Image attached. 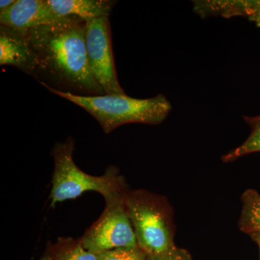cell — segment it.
<instances>
[{
	"label": "cell",
	"mask_w": 260,
	"mask_h": 260,
	"mask_svg": "<svg viewBox=\"0 0 260 260\" xmlns=\"http://www.w3.org/2000/svg\"><path fill=\"white\" fill-rule=\"evenodd\" d=\"M0 64L15 67L34 78L37 61L28 36V30L0 25Z\"/></svg>",
	"instance_id": "52a82bcc"
},
{
	"label": "cell",
	"mask_w": 260,
	"mask_h": 260,
	"mask_svg": "<svg viewBox=\"0 0 260 260\" xmlns=\"http://www.w3.org/2000/svg\"><path fill=\"white\" fill-rule=\"evenodd\" d=\"M250 237L257 244L258 246H259V253H260V235L259 234H253V235H251Z\"/></svg>",
	"instance_id": "e0dca14e"
},
{
	"label": "cell",
	"mask_w": 260,
	"mask_h": 260,
	"mask_svg": "<svg viewBox=\"0 0 260 260\" xmlns=\"http://www.w3.org/2000/svg\"><path fill=\"white\" fill-rule=\"evenodd\" d=\"M53 260H99L96 254L85 249L81 242H70L68 246L58 251Z\"/></svg>",
	"instance_id": "4fadbf2b"
},
{
	"label": "cell",
	"mask_w": 260,
	"mask_h": 260,
	"mask_svg": "<svg viewBox=\"0 0 260 260\" xmlns=\"http://www.w3.org/2000/svg\"><path fill=\"white\" fill-rule=\"evenodd\" d=\"M80 242L85 249L96 254L118 248L138 246L124 199L106 204L102 216Z\"/></svg>",
	"instance_id": "5b68a950"
},
{
	"label": "cell",
	"mask_w": 260,
	"mask_h": 260,
	"mask_svg": "<svg viewBox=\"0 0 260 260\" xmlns=\"http://www.w3.org/2000/svg\"><path fill=\"white\" fill-rule=\"evenodd\" d=\"M15 0H1L0 1V13L5 11L14 4Z\"/></svg>",
	"instance_id": "2e32d148"
},
{
	"label": "cell",
	"mask_w": 260,
	"mask_h": 260,
	"mask_svg": "<svg viewBox=\"0 0 260 260\" xmlns=\"http://www.w3.org/2000/svg\"><path fill=\"white\" fill-rule=\"evenodd\" d=\"M85 44L90 72L106 94H126L116 75L109 17L86 22Z\"/></svg>",
	"instance_id": "8992f818"
},
{
	"label": "cell",
	"mask_w": 260,
	"mask_h": 260,
	"mask_svg": "<svg viewBox=\"0 0 260 260\" xmlns=\"http://www.w3.org/2000/svg\"><path fill=\"white\" fill-rule=\"evenodd\" d=\"M40 260H53L52 257L50 256H45L42 258Z\"/></svg>",
	"instance_id": "ac0fdd59"
},
{
	"label": "cell",
	"mask_w": 260,
	"mask_h": 260,
	"mask_svg": "<svg viewBox=\"0 0 260 260\" xmlns=\"http://www.w3.org/2000/svg\"><path fill=\"white\" fill-rule=\"evenodd\" d=\"M85 28L82 19L66 16L28 30L41 85L78 95H105L89 68Z\"/></svg>",
	"instance_id": "6da1fadb"
},
{
	"label": "cell",
	"mask_w": 260,
	"mask_h": 260,
	"mask_svg": "<svg viewBox=\"0 0 260 260\" xmlns=\"http://www.w3.org/2000/svg\"><path fill=\"white\" fill-rule=\"evenodd\" d=\"M146 260H193L189 252L185 249L174 246L161 254L147 255Z\"/></svg>",
	"instance_id": "9a60e30c"
},
{
	"label": "cell",
	"mask_w": 260,
	"mask_h": 260,
	"mask_svg": "<svg viewBox=\"0 0 260 260\" xmlns=\"http://www.w3.org/2000/svg\"><path fill=\"white\" fill-rule=\"evenodd\" d=\"M116 3L112 0H47L57 16L78 17L85 22L109 17Z\"/></svg>",
	"instance_id": "30bf717a"
},
{
	"label": "cell",
	"mask_w": 260,
	"mask_h": 260,
	"mask_svg": "<svg viewBox=\"0 0 260 260\" xmlns=\"http://www.w3.org/2000/svg\"><path fill=\"white\" fill-rule=\"evenodd\" d=\"M193 10L200 18L243 17L260 27V1H194Z\"/></svg>",
	"instance_id": "9c48e42d"
},
{
	"label": "cell",
	"mask_w": 260,
	"mask_h": 260,
	"mask_svg": "<svg viewBox=\"0 0 260 260\" xmlns=\"http://www.w3.org/2000/svg\"><path fill=\"white\" fill-rule=\"evenodd\" d=\"M242 202L239 229L249 236L260 235V194L254 189H247L242 194Z\"/></svg>",
	"instance_id": "8fae6325"
},
{
	"label": "cell",
	"mask_w": 260,
	"mask_h": 260,
	"mask_svg": "<svg viewBox=\"0 0 260 260\" xmlns=\"http://www.w3.org/2000/svg\"><path fill=\"white\" fill-rule=\"evenodd\" d=\"M49 91L81 107L93 116L104 133L131 123L158 125L167 119L172 106L162 94L150 99L124 95H78L44 86Z\"/></svg>",
	"instance_id": "7a4b0ae2"
},
{
	"label": "cell",
	"mask_w": 260,
	"mask_h": 260,
	"mask_svg": "<svg viewBox=\"0 0 260 260\" xmlns=\"http://www.w3.org/2000/svg\"><path fill=\"white\" fill-rule=\"evenodd\" d=\"M99 260H146L147 254L139 246L118 248L98 254Z\"/></svg>",
	"instance_id": "5bb4252c"
},
{
	"label": "cell",
	"mask_w": 260,
	"mask_h": 260,
	"mask_svg": "<svg viewBox=\"0 0 260 260\" xmlns=\"http://www.w3.org/2000/svg\"><path fill=\"white\" fill-rule=\"evenodd\" d=\"M75 142L69 138L57 143L53 148L54 169L50 191V205L74 200L84 192L97 191L103 195L106 204L124 199L127 189L125 180L114 167L108 168L100 177L86 174L77 167L73 160Z\"/></svg>",
	"instance_id": "3957f363"
},
{
	"label": "cell",
	"mask_w": 260,
	"mask_h": 260,
	"mask_svg": "<svg viewBox=\"0 0 260 260\" xmlns=\"http://www.w3.org/2000/svg\"><path fill=\"white\" fill-rule=\"evenodd\" d=\"M47 0H15L14 4L0 13V23L10 28L28 30L59 20Z\"/></svg>",
	"instance_id": "ba28073f"
},
{
	"label": "cell",
	"mask_w": 260,
	"mask_h": 260,
	"mask_svg": "<svg viewBox=\"0 0 260 260\" xmlns=\"http://www.w3.org/2000/svg\"><path fill=\"white\" fill-rule=\"evenodd\" d=\"M124 203L138 245L147 255L175 246L172 208L166 198L139 189L128 191Z\"/></svg>",
	"instance_id": "277c9868"
},
{
	"label": "cell",
	"mask_w": 260,
	"mask_h": 260,
	"mask_svg": "<svg viewBox=\"0 0 260 260\" xmlns=\"http://www.w3.org/2000/svg\"><path fill=\"white\" fill-rule=\"evenodd\" d=\"M246 124L251 127L250 135L240 146L233 149L222 158L223 162H232L249 154L260 152V115L244 116Z\"/></svg>",
	"instance_id": "7c38bea8"
}]
</instances>
